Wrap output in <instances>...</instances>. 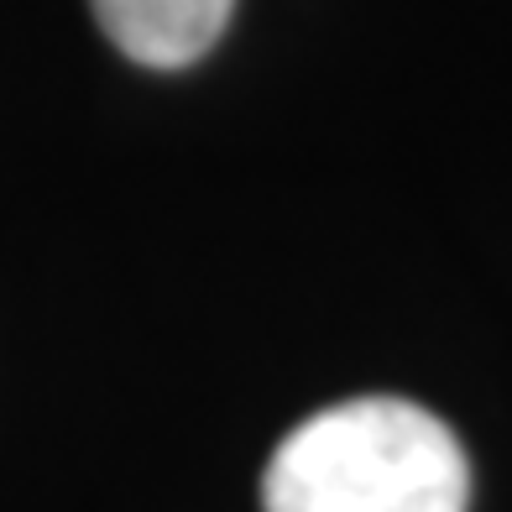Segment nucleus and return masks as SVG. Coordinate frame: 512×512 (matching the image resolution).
Wrapping results in <instances>:
<instances>
[{
    "label": "nucleus",
    "mask_w": 512,
    "mask_h": 512,
    "mask_svg": "<svg viewBox=\"0 0 512 512\" xmlns=\"http://www.w3.org/2000/svg\"><path fill=\"white\" fill-rule=\"evenodd\" d=\"M471 465L429 408L351 398L304 418L262 476L267 512H465Z\"/></svg>",
    "instance_id": "f257e3e1"
},
{
    "label": "nucleus",
    "mask_w": 512,
    "mask_h": 512,
    "mask_svg": "<svg viewBox=\"0 0 512 512\" xmlns=\"http://www.w3.org/2000/svg\"><path fill=\"white\" fill-rule=\"evenodd\" d=\"M100 32L147 68H183L220 42L236 0H89Z\"/></svg>",
    "instance_id": "f03ea898"
}]
</instances>
